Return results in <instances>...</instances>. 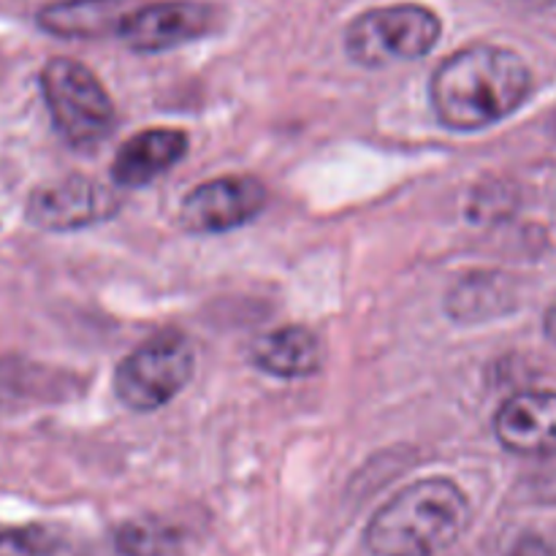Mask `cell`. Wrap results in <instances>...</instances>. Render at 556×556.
Returning a JSON list of instances; mask_svg holds the SVG:
<instances>
[{"mask_svg":"<svg viewBox=\"0 0 556 556\" xmlns=\"http://www.w3.org/2000/svg\"><path fill=\"white\" fill-rule=\"evenodd\" d=\"M532 90L525 60L505 47L476 43L451 54L432 76L434 114L451 130H481L514 114Z\"/></svg>","mask_w":556,"mask_h":556,"instance_id":"obj_1","label":"cell"},{"mask_svg":"<svg viewBox=\"0 0 556 556\" xmlns=\"http://www.w3.org/2000/svg\"><path fill=\"white\" fill-rule=\"evenodd\" d=\"M470 525L467 494L448 478H427L402 489L364 532L372 556H440Z\"/></svg>","mask_w":556,"mask_h":556,"instance_id":"obj_2","label":"cell"},{"mask_svg":"<svg viewBox=\"0 0 556 556\" xmlns=\"http://www.w3.org/2000/svg\"><path fill=\"white\" fill-rule=\"evenodd\" d=\"M41 92L65 144L92 150L109 139L117 112L106 87L87 65L71 58L49 60L41 71Z\"/></svg>","mask_w":556,"mask_h":556,"instance_id":"obj_3","label":"cell"},{"mask_svg":"<svg viewBox=\"0 0 556 556\" xmlns=\"http://www.w3.org/2000/svg\"><path fill=\"white\" fill-rule=\"evenodd\" d=\"M440 16L427 5L400 3L356 16L345 33V49L353 63L380 68L418 60L440 41Z\"/></svg>","mask_w":556,"mask_h":556,"instance_id":"obj_4","label":"cell"},{"mask_svg":"<svg viewBox=\"0 0 556 556\" xmlns=\"http://www.w3.org/2000/svg\"><path fill=\"white\" fill-rule=\"evenodd\" d=\"M195 351L182 331H161L119 362L114 394L136 413L168 405L193 378Z\"/></svg>","mask_w":556,"mask_h":556,"instance_id":"obj_5","label":"cell"},{"mask_svg":"<svg viewBox=\"0 0 556 556\" xmlns=\"http://www.w3.org/2000/svg\"><path fill=\"white\" fill-rule=\"evenodd\" d=\"M123 199L92 177L71 174L43 185L27 201V220L41 231H79L117 215Z\"/></svg>","mask_w":556,"mask_h":556,"instance_id":"obj_6","label":"cell"},{"mask_svg":"<svg viewBox=\"0 0 556 556\" xmlns=\"http://www.w3.org/2000/svg\"><path fill=\"white\" fill-rule=\"evenodd\" d=\"M266 206V188L250 174H228L190 190L179 210L190 233H226L255 220Z\"/></svg>","mask_w":556,"mask_h":556,"instance_id":"obj_7","label":"cell"},{"mask_svg":"<svg viewBox=\"0 0 556 556\" xmlns=\"http://www.w3.org/2000/svg\"><path fill=\"white\" fill-rule=\"evenodd\" d=\"M217 9L210 3L193 0H168L134 9L125 16L117 36L134 52H166L182 43L204 38L215 30Z\"/></svg>","mask_w":556,"mask_h":556,"instance_id":"obj_8","label":"cell"},{"mask_svg":"<svg viewBox=\"0 0 556 556\" xmlns=\"http://www.w3.org/2000/svg\"><path fill=\"white\" fill-rule=\"evenodd\" d=\"M500 443L521 456L556 454V394L527 391L505 402L494 418Z\"/></svg>","mask_w":556,"mask_h":556,"instance_id":"obj_9","label":"cell"},{"mask_svg":"<svg viewBox=\"0 0 556 556\" xmlns=\"http://www.w3.org/2000/svg\"><path fill=\"white\" fill-rule=\"evenodd\" d=\"M188 152V134L179 128H150L130 136L112 163L119 188H141L177 166Z\"/></svg>","mask_w":556,"mask_h":556,"instance_id":"obj_10","label":"cell"},{"mask_svg":"<svg viewBox=\"0 0 556 556\" xmlns=\"http://www.w3.org/2000/svg\"><path fill=\"white\" fill-rule=\"evenodd\" d=\"M128 0H54L38 11V25L58 38H103L119 33Z\"/></svg>","mask_w":556,"mask_h":556,"instance_id":"obj_11","label":"cell"},{"mask_svg":"<svg viewBox=\"0 0 556 556\" xmlns=\"http://www.w3.org/2000/svg\"><path fill=\"white\" fill-rule=\"evenodd\" d=\"M253 362L275 378H309L324 364V348L307 326H282L253 342Z\"/></svg>","mask_w":556,"mask_h":556,"instance_id":"obj_12","label":"cell"},{"mask_svg":"<svg viewBox=\"0 0 556 556\" xmlns=\"http://www.w3.org/2000/svg\"><path fill=\"white\" fill-rule=\"evenodd\" d=\"M114 546L123 556H172L182 546V532L161 519H134L114 532Z\"/></svg>","mask_w":556,"mask_h":556,"instance_id":"obj_13","label":"cell"},{"mask_svg":"<svg viewBox=\"0 0 556 556\" xmlns=\"http://www.w3.org/2000/svg\"><path fill=\"white\" fill-rule=\"evenodd\" d=\"M0 556H79L65 535L49 527H20L0 532Z\"/></svg>","mask_w":556,"mask_h":556,"instance_id":"obj_14","label":"cell"},{"mask_svg":"<svg viewBox=\"0 0 556 556\" xmlns=\"http://www.w3.org/2000/svg\"><path fill=\"white\" fill-rule=\"evenodd\" d=\"M43 389H54V383L41 367L25 362H0V405L36 400Z\"/></svg>","mask_w":556,"mask_h":556,"instance_id":"obj_15","label":"cell"},{"mask_svg":"<svg viewBox=\"0 0 556 556\" xmlns=\"http://www.w3.org/2000/svg\"><path fill=\"white\" fill-rule=\"evenodd\" d=\"M508 556H556V552L546 541H543V538L525 535L514 543V548H510Z\"/></svg>","mask_w":556,"mask_h":556,"instance_id":"obj_16","label":"cell"},{"mask_svg":"<svg viewBox=\"0 0 556 556\" xmlns=\"http://www.w3.org/2000/svg\"><path fill=\"white\" fill-rule=\"evenodd\" d=\"M546 331L556 340V307L552 309V313H548V318H546Z\"/></svg>","mask_w":556,"mask_h":556,"instance_id":"obj_17","label":"cell"},{"mask_svg":"<svg viewBox=\"0 0 556 556\" xmlns=\"http://www.w3.org/2000/svg\"><path fill=\"white\" fill-rule=\"evenodd\" d=\"M530 3H535V5H554L556 0H530Z\"/></svg>","mask_w":556,"mask_h":556,"instance_id":"obj_18","label":"cell"}]
</instances>
